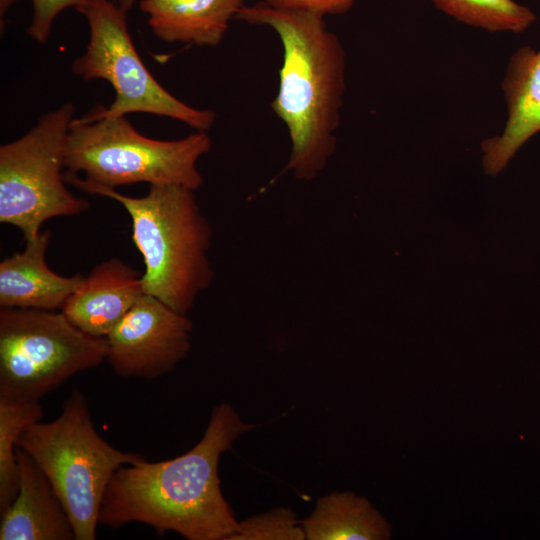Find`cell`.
I'll return each mask as SVG.
<instances>
[{"label":"cell","mask_w":540,"mask_h":540,"mask_svg":"<svg viewBox=\"0 0 540 540\" xmlns=\"http://www.w3.org/2000/svg\"><path fill=\"white\" fill-rule=\"evenodd\" d=\"M255 426L221 403L213 408L201 440L170 460L124 465L106 488L98 522L118 529L139 522L188 540H228L238 522L218 475L221 455Z\"/></svg>","instance_id":"1"},{"label":"cell","mask_w":540,"mask_h":540,"mask_svg":"<svg viewBox=\"0 0 540 540\" xmlns=\"http://www.w3.org/2000/svg\"><path fill=\"white\" fill-rule=\"evenodd\" d=\"M235 19L268 26L281 41L279 87L270 107L291 141L282 172L312 180L326 168L336 148L346 86L344 47L324 17L315 13L275 8L262 0L244 4Z\"/></svg>","instance_id":"2"},{"label":"cell","mask_w":540,"mask_h":540,"mask_svg":"<svg viewBox=\"0 0 540 540\" xmlns=\"http://www.w3.org/2000/svg\"><path fill=\"white\" fill-rule=\"evenodd\" d=\"M82 191L120 203L132 222V241L143 257L144 293L187 315L214 280L208 251L212 227L195 191L178 185H152L142 197L87 186Z\"/></svg>","instance_id":"3"},{"label":"cell","mask_w":540,"mask_h":540,"mask_svg":"<svg viewBox=\"0 0 540 540\" xmlns=\"http://www.w3.org/2000/svg\"><path fill=\"white\" fill-rule=\"evenodd\" d=\"M211 147L206 132L158 140L142 135L126 116L94 121L75 117L66 140L64 177L79 189L148 183L196 191L204 183L197 162Z\"/></svg>","instance_id":"4"},{"label":"cell","mask_w":540,"mask_h":540,"mask_svg":"<svg viewBox=\"0 0 540 540\" xmlns=\"http://www.w3.org/2000/svg\"><path fill=\"white\" fill-rule=\"evenodd\" d=\"M45 473L73 525L76 540H94L102 500L117 469L145 460L116 449L96 431L88 401L74 390L58 418L35 422L17 439Z\"/></svg>","instance_id":"5"},{"label":"cell","mask_w":540,"mask_h":540,"mask_svg":"<svg viewBox=\"0 0 540 540\" xmlns=\"http://www.w3.org/2000/svg\"><path fill=\"white\" fill-rule=\"evenodd\" d=\"M107 352L106 338L81 331L61 311L1 307L0 401H39Z\"/></svg>","instance_id":"6"},{"label":"cell","mask_w":540,"mask_h":540,"mask_svg":"<svg viewBox=\"0 0 540 540\" xmlns=\"http://www.w3.org/2000/svg\"><path fill=\"white\" fill-rule=\"evenodd\" d=\"M78 12L87 18L90 37L85 53L72 63V72L84 80H106L115 91L109 107H94L79 117L81 120L140 112L181 121L199 132L212 127L214 111L187 105L153 77L138 55L128 31L126 11L118 3L89 0Z\"/></svg>","instance_id":"7"},{"label":"cell","mask_w":540,"mask_h":540,"mask_svg":"<svg viewBox=\"0 0 540 540\" xmlns=\"http://www.w3.org/2000/svg\"><path fill=\"white\" fill-rule=\"evenodd\" d=\"M74 113V105L65 103L0 146V222L18 228L25 241L34 239L47 220L90 207L65 185V146Z\"/></svg>","instance_id":"8"},{"label":"cell","mask_w":540,"mask_h":540,"mask_svg":"<svg viewBox=\"0 0 540 540\" xmlns=\"http://www.w3.org/2000/svg\"><path fill=\"white\" fill-rule=\"evenodd\" d=\"M192 329L187 315L144 293L105 337L106 361L124 378H158L186 358Z\"/></svg>","instance_id":"9"},{"label":"cell","mask_w":540,"mask_h":540,"mask_svg":"<svg viewBox=\"0 0 540 540\" xmlns=\"http://www.w3.org/2000/svg\"><path fill=\"white\" fill-rule=\"evenodd\" d=\"M507 119L500 134L482 141V167L499 174L517 151L540 132V48L525 45L510 57L502 83Z\"/></svg>","instance_id":"10"},{"label":"cell","mask_w":540,"mask_h":540,"mask_svg":"<svg viewBox=\"0 0 540 540\" xmlns=\"http://www.w3.org/2000/svg\"><path fill=\"white\" fill-rule=\"evenodd\" d=\"M142 274L119 258L97 264L60 310L81 331L105 338L144 294Z\"/></svg>","instance_id":"11"},{"label":"cell","mask_w":540,"mask_h":540,"mask_svg":"<svg viewBox=\"0 0 540 540\" xmlns=\"http://www.w3.org/2000/svg\"><path fill=\"white\" fill-rule=\"evenodd\" d=\"M19 489L1 514L0 540H72L71 520L49 479L17 446Z\"/></svg>","instance_id":"12"},{"label":"cell","mask_w":540,"mask_h":540,"mask_svg":"<svg viewBox=\"0 0 540 540\" xmlns=\"http://www.w3.org/2000/svg\"><path fill=\"white\" fill-rule=\"evenodd\" d=\"M50 231L26 241L23 251L0 262V306L60 311L83 276H62L46 263Z\"/></svg>","instance_id":"13"},{"label":"cell","mask_w":540,"mask_h":540,"mask_svg":"<svg viewBox=\"0 0 540 540\" xmlns=\"http://www.w3.org/2000/svg\"><path fill=\"white\" fill-rule=\"evenodd\" d=\"M244 0H141L156 37L167 43L217 46Z\"/></svg>","instance_id":"14"},{"label":"cell","mask_w":540,"mask_h":540,"mask_svg":"<svg viewBox=\"0 0 540 540\" xmlns=\"http://www.w3.org/2000/svg\"><path fill=\"white\" fill-rule=\"evenodd\" d=\"M302 526L307 540H386L391 526L364 497L333 492L316 501Z\"/></svg>","instance_id":"15"},{"label":"cell","mask_w":540,"mask_h":540,"mask_svg":"<svg viewBox=\"0 0 540 540\" xmlns=\"http://www.w3.org/2000/svg\"><path fill=\"white\" fill-rule=\"evenodd\" d=\"M446 15L489 32L521 33L535 21L527 6L514 0H430Z\"/></svg>","instance_id":"16"},{"label":"cell","mask_w":540,"mask_h":540,"mask_svg":"<svg viewBox=\"0 0 540 540\" xmlns=\"http://www.w3.org/2000/svg\"><path fill=\"white\" fill-rule=\"evenodd\" d=\"M43 415L39 401H0V515L11 505L19 489L17 439Z\"/></svg>","instance_id":"17"},{"label":"cell","mask_w":540,"mask_h":540,"mask_svg":"<svg viewBox=\"0 0 540 540\" xmlns=\"http://www.w3.org/2000/svg\"><path fill=\"white\" fill-rule=\"evenodd\" d=\"M305 531L295 512L279 507L238 522L228 540H304Z\"/></svg>","instance_id":"18"},{"label":"cell","mask_w":540,"mask_h":540,"mask_svg":"<svg viewBox=\"0 0 540 540\" xmlns=\"http://www.w3.org/2000/svg\"><path fill=\"white\" fill-rule=\"evenodd\" d=\"M89 0H32L33 17L28 27L29 36L39 44H45L56 16L68 7L77 11Z\"/></svg>","instance_id":"19"},{"label":"cell","mask_w":540,"mask_h":540,"mask_svg":"<svg viewBox=\"0 0 540 540\" xmlns=\"http://www.w3.org/2000/svg\"><path fill=\"white\" fill-rule=\"evenodd\" d=\"M269 6L315 13L321 16L348 12L358 0H263Z\"/></svg>","instance_id":"20"},{"label":"cell","mask_w":540,"mask_h":540,"mask_svg":"<svg viewBox=\"0 0 540 540\" xmlns=\"http://www.w3.org/2000/svg\"><path fill=\"white\" fill-rule=\"evenodd\" d=\"M18 0H0V22H1V31H3L5 24V15L11 5L16 3Z\"/></svg>","instance_id":"21"},{"label":"cell","mask_w":540,"mask_h":540,"mask_svg":"<svg viewBox=\"0 0 540 540\" xmlns=\"http://www.w3.org/2000/svg\"><path fill=\"white\" fill-rule=\"evenodd\" d=\"M136 0H117L118 5L126 12L133 6Z\"/></svg>","instance_id":"22"}]
</instances>
